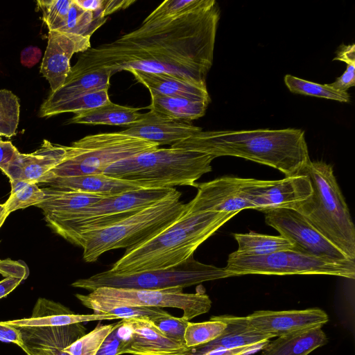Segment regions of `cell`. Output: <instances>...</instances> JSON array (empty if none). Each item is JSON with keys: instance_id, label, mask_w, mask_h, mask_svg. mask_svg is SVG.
Listing matches in <instances>:
<instances>
[{"instance_id": "5bb4252c", "label": "cell", "mask_w": 355, "mask_h": 355, "mask_svg": "<svg viewBox=\"0 0 355 355\" xmlns=\"http://www.w3.org/2000/svg\"><path fill=\"white\" fill-rule=\"evenodd\" d=\"M117 332L123 340V354L186 355L191 350L166 337L146 319H121Z\"/></svg>"}, {"instance_id": "1f68e13d", "label": "cell", "mask_w": 355, "mask_h": 355, "mask_svg": "<svg viewBox=\"0 0 355 355\" xmlns=\"http://www.w3.org/2000/svg\"><path fill=\"white\" fill-rule=\"evenodd\" d=\"M284 81L289 91L293 94L322 98L342 103L350 101V96L347 92L336 90L329 84L322 85L290 74L284 76Z\"/></svg>"}, {"instance_id": "f1b7e54d", "label": "cell", "mask_w": 355, "mask_h": 355, "mask_svg": "<svg viewBox=\"0 0 355 355\" xmlns=\"http://www.w3.org/2000/svg\"><path fill=\"white\" fill-rule=\"evenodd\" d=\"M238 243L236 253L245 256H263L283 250H294L290 241L282 236H270L250 232L234 234Z\"/></svg>"}, {"instance_id": "4dcf8cb0", "label": "cell", "mask_w": 355, "mask_h": 355, "mask_svg": "<svg viewBox=\"0 0 355 355\" xmlns=\"http://www.w3.org/2000/svg\"><path fill=\"white\" fill-rule=\"evenodd\" d=\"M108 88L94 90L64 103L40 110V116H51L64 112L75 114L101 106L110 101Z\"/></svg>"}, {"instance_id": "7402d4cb", "label": "cell", "mask_w": 355, "mask_h": 355, "mask_svg": "<svg viewBox=\"0 0 355 355\" xmlns=\"http://www.w3.org/2000/svg\"><path fill=\"white\" fill-rule=\"evenodd\" d=\"M47 184L53 188L99 196L114 197L143 188L139 184L105 174L56 177Z\"/></svg>"}, {"instance_id": "9c48e42d", "label": "cell", "mask_w": 355, "mask_h": 355, "mask_svg": "<svg viewBox=\"0 0 355 355\" xmlns=\"http://www.w3.org/2000/svg\"><path fill=\"white\" fill-rule=\"evenodd\" d=\"M225 268L200 263L193 257L175 267L119 275L109 270L71 284L75 288L92 291L101 287L162 290L191 286L201 283L230 277Z\"/></svg>"}, {"instance_id": "7bdbcfd3", "label": "cell", "mask_w": 355, "mask_h": 355, "mask_svg": "<svg viewBox=\"0 0 355 355\" xmlns=\"http://www.w3.org/2000/svg\"><path fill=\"white\" fill-rule=\"evenodd\" d=\"M19 154V150L10 141H5L0 138V169L3 173Z\"/></svg>"}, {"instance_id": "b9f144b4", "label": "cell", "mask_w": 355, "mask_h": 355, "mask_svg": "<svg viewBox=\"0 0 355 355\" xmlns=\"http://www.w3.org/2000/svg\"><path fill=\"white\" fill-rule=\"evenodd\" d=\"M117 328L112 331L105 339L96 355L123 354V340L118 334Z\"/></svg>"}, {"instance_id": "f546056e", "label": "cell", "mask_w": 355, "mask_h": 355, "mask_svg": "<svg viewBox=\"0 0 355 355\" xmlns=\"http://www.w3.org/2000/svg\"><path fill=\"white\" fill-rule=\"evenodd\" d=\"M76 298L85 307L94 311L95 314L112 315L119 319L143 318L150 320L167 311L157 307H138L112 304L87 298L83 294H76Z\"/></svg>"}, {"instance_id": "7c38bea8", "label": "cell", "mask_w": 355, "mask_h": 355, "mask_svg": "<svg viewBox=\"0 0 355 355\" xmlns=\"http://www.w3.org/2000/svg\"><path fill=\"white\" fill-rule=\"evenodd\" d=\"M182 288L162 290L101 287L85 295L98 302L138 307H170L183 311L182 318L190 320L209 312L211 300L204 293H187Z\"/></svg>"}, {"instance_id": "d590c367", "label": "cell", "mask_w": 355, "mask_h": 355, "mask_svg": "<svg viewBox=\"0 0 355 355\" xmlns=\"http://www.w3.org/2000/svg\"><path fill=\"white\" fill-rule=\"evenodd\" d=\"M119 326V322L98 325L64 349L70 355H96L107 336Z\"/></svg>"}, {"instance_id": "74e56055", "label": "cell", "mask_w": 355, "mask_h": 355, "mask_svg": "<svg viewBox=\"0 0 355 355\" xmlns=\"http://www.w3.org/2000/svg\"><path fill=\"white\" fill-rule=\"evenodd\" d=\"M209 0H166L155 9L142 23L177 17L196 10Z\"/></svg>"}, {"instance_id": "e0dca14e", "label": "cell", "mask_w": 355, "mask_h": 355, "mask_svg": "<svg viewBox=\"0 0 355 355\" xmlns=\"http://www.w3.org/2000/svg\"><path fill=\"white\" fill-rule=\"evenodd\" d=\"M202 131L191 122L168 118L153 111L142 114L141 119L121 131L135 138L160 145H173Z\"/></svg>"}, {"instance_id": "8fae6325", "label": "cell", "mask_w": 355, "mask_h": 355, "mask_svg": "<svg viewBox=\"0 0 355 355\" xmlns=\"http://www.w3.org/2000/svg\"><path fill=\"white\" fill-rule=\"evenodd\" d=\"M225 269L230 277L244 275H327L355 277V262L324 260L293 250L263 256H245L232 252Z\"/></svg>"}, {"instance_id": "ffe728a7", "label": "cell", "mask_w": 355, "mask_h": 355, "mask_svg": "<svg viewBox=\"0 0 355 355\" xmlns=\"http://www.w3.org/2000/svg\"><path fill=\"white\" fill-rule=\"evenodd\" d=\"M212 319L226 322L223 333L215 340L203 345L191 348L189 353L201 355L212 350L234 349L246 347H259L263 349L272 338L270 336L254 329L248 323L246 317L234 315H218Z\"/></svg>"}, {"instance_id": "816d5d0a", "label": "cell", "mask_w": 355, "mask_h": 355, "mask_svg": "<svg viewBox=\"0 0 355 355\" xmlns=\"http://www.w3.org/2000/svg\"><path fill=\"white\" fill-rule=\"evenodd\" d=\"M8 215L9 214L7 212L3 204H0V228Z\"/></svg>"}, {"instance_id": "f6af8a7d", "label": "cell", "mask_w": 355, "mask_h": 355, "mask_svg": "<svg viewBox=\"0 0 355 355\" xmlns=\"http://www.w3.org/2000/svg\"><path fill=\"white\" fill-rule=\"evenodd\" d=\"M0 340L15 343L21 348L24 345L19 329L4 322H0Z\"/></svg>"}, {"instance_id": "d4e9b609", "label": "cell", "mask_w": 355, "mask_h": 355, "mask_svg": "<svg viewBox=\"0 0 355 355\" xmlns=\"http://www.w3.org/2000/svg\"><path fill=\"white\" fill-rule=\"evenodd\" d=\"M277 338L261 349V355H308L328 342L320 327Z\"/></svg>"}, {"instance_id": "8d00e7d4", "label": "cell", "mask_w": 355, "mask_h": 355, "mask_svg": "<svg viewBox=\"0 0 355 355\" xmlns=\"http://www.w3.org/2000/svg\"><path fill=\"white\" fill-rule=\"evenodd\" d=\"M19 101L11 91L0 89V135L15 136L19 121Z\"/></svg>"}, {"instance_id": "ac0fdd59", "label": "cell", "mask_w": 355, "mask_h": 355, "mask_svg": "<svg viewBox=\"0 0 355 355\" xmlns=\"http://www.w3.org/2000/svg\"><path fill=\"white\" fill-rule=\"evenodd\" d=\"M67 146L44 140L40 147L28 154L20 153L4 173L10 180L48 183L50 172L64 159Z\"/></svg>"}, {"instance_id": "4fadbf2b", "label": "cell", "mask_w": 355, "mask_h": 355, "mask_svg": "<svg viewBox=\"0 0 355 355\" xmlns=\"http://www.w3.org/2000/svg\"><path fill=\"white\" fill-rule=\"evenodd\" d=\"M263 213L266 224L290 241L293 250L328 261H353L294 209L277 208Z\"/></svg>"}, {"instance_id": "e575fe53", "label": "cell", "mask_w": 355, "mask_h": 355, "mask_svg": "<svg viewBox=\"0 0 355 355\" xmlns=\"http://www.w3.org/2000/svg\"><path fill=\"white\" fill-rule=\"evenodd\" d=\"M226 327V322L212 318L202 322L189 321L184 333L185 345L192 348L207 344L219 337Z\"/></svg>"}, {"instance_id": "cb8c5ba5", "label": "cell", "mask_w": 355, "mask_h": 355, "mask_svg": "<svg viewBox=\"0 0 355 355\" xmlns=\"http://www.w3.org/2000/svg\"><path fill=\"white\" fill-rule=\"evenodd\" d=\"M113 71L107 68L90 71L74 76H68L64 85L51 93L42 105L40 110L64 103L89 92L110 88Z\"/></svg>"}, {"instance_id": "ab89813d", "label": "cell", "mask_w": 355, "mask_h": 355, "mask_svg": "<svg viewBox=\"0 0 355 355\" xmlns=\"http://www.w3.org/2000/svg\"><path fill=\"white\" fill-rule=\"evenodd\" d=\"M150 321L166 337L185 345L184 333L189 321L182 317H174L168 313Z\"/></svg>"}, {"instance_id": "277c9868", "label": "cell", "mask_w": 355, "mask_h": 355, "mask_svg": "<svg viewBox=\"0 0 355 355\" xmlns=\"http://www.w3.org/2000/svg\"><path fill=\"white\" fill-rule=\"evenodd\" d=\"M313 192L291 208L300 213L322 235L350 259H355V228L331 164L311 162L301 171Z\"/></svg>"}, {"instance_id": "bcb514c9", "label": "cell", "mask_w": 355, "mask_h": 355, "mask_svg": "<svg viewBox=\"0 0 355 355\" xmlns=\"http://www.w3.org/2000/svg\"><path fill=\"white\" fill-rule=\"evenodd\" d=\"M133 0H102L101 7L97 13L100 17L106 18L117 10L125 9L135 3Z\"/></svg>"}, {"instance_id": "44dd1931", "label": "cell", "mask_w": 355, "mask_h": 355, "mask_svg": "<svg viewBox=\"0 0 355 355\" xmlns=\"http://www.w3.org/2000/svg\"><path fill=\"white\" fill-rule=\"evenodd\" d=\"M119 319L106 314H75L68 307L51 300L38 298L31 318L4 321L6 324L19 327H58L96 320Z\"/></svg>"}, {"instance_id": "d6986e66", "label": "cell", "mask_w": 355, "mask_h": 355, "mask_svg": "<svg viewBox=\"0 0 355 355\" xmlns=\"http://www.w3.org/2000/svg\"><path fill=\"white\" fill-rule=\"evenodd\" d=\"M24 342L21 349L33 355H70L64 349L85 334L82 323L58 327H17Z\"/></svg>"}, {"instance_id": "ee69618b", "label": "cell", "mask_w": 355, "mask_h": 355, "mask_svg": "<svg viewBox=\"0 0 355 355\" xmlns=\"http://www.w3.org/2000/svg\"><path fill=\"white\" fill-rule=\"evenodd\" d=\"M329 85L335 89L342 92H347L348 89L354 87L355 85V64H347L344 73Z\"/></svg>"}, {"instance_id": "83f0119b", "label": "cell", "mask_w": 355, "mask_h": 355, "mask_svg": "<svg viewBox=\"0 0 355 355\" xmlns=\"http://www.w3.org/2000/svg\"><path fill=\"white\" fill-rule=\"evenodd\" d=\"M44 197L37 205L44 214H61L75 211L97 203L105 197L51 187L42 189Z\"/></svg>"}, {"instance_id": "c3c4849f", "label": "cell", "mask_w": 355, "mask_h": 355, "mask_svg": "<svg viewBox=\"0 0 355 355\" xmlns=\"http://www.w3.org/2000/svg\"><path fill=\"white\" fill-rule=\"evenodd\" d=\"M333 60L344 62L347 64H355V45H342Z\"/></svg>"}, {"instance_id": "9a60e30c", "label": "cell", "mask_w": 355, "mask_h": 355, "mask_svg": "<svg viewBox=\"0 0 355 355\" xmlns=\"http://www.w3.org/2000/svg\"><path fill=\"white\" fill-rule=\"evenodd\" d=\"M90 38L60 31H49L48 44L40 72L48 80L51 93L60 89L65 83L71 69L70 60L72 55L91 48Z\"/></svg>"}, {"instance_id": "f35d334b", "label": "cell", "mask_w": 355, "mask_h": 355, "mask_svg": "<svg viewBox=\"0 0 355 355\" xmlns=\"http://www.w3.org/2000/svg\"><path fill=\"white\" fill-rule=\"evenodd\" d=\"M72 0H40L37 6L49 31H61L65 26Z\"/></svg>"}, {"instance_id": "52a82bcc", "label": "cell", "mask_w": 355, "mask_h": 355, "mask_svg": "<svg viewBox=\"0 0 355 355\" xmlns=\"http://www.w3.org/2000/svg\"><path fill=\"white\" fill-rule=\"evenodd\" d=\"M178 192L175 188L141 189L105 198L75 211L44 214V220L55 233L73 243L83 232L111 226Z\"/></svg>"}, {"instance_id": "f907efd6", "label": "cell", "mask_w": 355, "mask_h": 355, "mask_svg": "<svg viewBox=\"0 0 355 355\" xmlns=\"http://www.w3.org/2000/svg\"><path fill=\"white\" fill-rule=\"evenodd\" d=\"M74 1L83 9L92 12L96 15L102 3V0H74Z\"/></svg>"}, {"instance_id": "2e32d148", "label": "cell", "mask_w": 355, "mask_h": 355, "mask_svg": "<svg viewBox=\"0 0 355 355\" xmlns=\"http://www.w3.org/2000/svg\"><path fill=\"white\" fill-rule=\"evenodd\" d=\"M245 317L254 329L272 338L307 329L322 327L329 320L327 314L319 308L257 311Z\"/></svg>"}, {"instance_id": "836d02e7", "label": "cell", "mask_w": 355, "mask_h": 355, "mask_svg": "<svg viewBox=\"0 0 355 355\" xmlns=\"http://www.w3.org/2000/svg\"><path fill=\"white\" fill-rule=\"evenodd\" d=\"M107 19L83 9L72 0L65 26L60 31L91 37Z\"/></svg>"}, {"instance_id": "30bf717a", "label": "cell", "mask_w": 355, "mask_h": 355, "mask_svg": "<svg viewBox=\"0 0 355 355\" xmlns=\"http://www.w3.org/2000/svg\"><path fill=\"white\" fill-rule=\"evenodd\" d=\"M275 180L223 177L197 183L194 198L187 203V213L240 212L253 209L262 212L273 208Z\"/></svg>"}, {"instance_id": "484cf974", "label": "cell", "mask_w": 355, "mask_h": 355, "mask_svg": "<svg viewBox=\"0 0 355 355\" xmlns=\"http://www.w3.org/2000/svg\"><path fill=\"white\" fill-rule=\"evenodd\" d=\"M139 108L120 105L111 101L91 110L75 114L69 123L129 126L139 121Z\"/></svg>"}, {"instance_id": "3957f363", "label": "cell", "mask_w": 355, "mask_h": 355, "mask_svg": "<svg viewBox=\"0 0 355 355\" xmlns=\"http://www.w3.org/2000/svg\"><path fill=\"white\" fill-rule=\"evenodd\" d=\"M239 213L185 211L155 237L125 250L109 270L126 275L165 270L182 264L193 257L194 252L203 242Z\"/></svg>"}, {"instance_id": "ba28073f", "label": "cell", "mask_w": 355, "mask_h": 355, "mask_svg": "<svg viewBox=\"0 0 355 355\" xmlns=\"http://www.w3.org/2000/svg\"><path fill=\"white\" fill-rule=\"evenodd\" d=\"M159 146L121 132L89 135L67 146L64 159L51 171L49 182L56 177L103 174L113 164Z\"/></svg>"}, {"instance_id": "5b68a950", "label": "cell", "mask_w": 355, "mask_h": 355, "mask_svg": "<svg viewBox=\"0 0 355 355\" xmlns=\"http://www.w3.org/2000/svg\"><path fill=\"white\" fill-rule=\"evenodd\" d=\"M181 196L178 191L111 226L83 232L73 244L83 248V258L87 263L95 262L101 254L112 250H128L140 245L184 214L187 203L180 201Z\"/></svg>"}, {"instance_id": "7a4b0ae2", "label": "cell", "mask_w": 355, "mask_h": 355, "mask_svg": "<svg viewBox=\"0 0 355 355\" xmlns=\"http://www.w3.org/2000/svg\"><path fill=\"white\" fill-rule=\"evenodd\" d=\"M171 148L213 157L233 156L273 167L285 177L300 175L311 161L301 129L201 131Z\"/></svg>"}, {"instance_id": "f5cc1de1", "label": "cell", "mask_w": 355, "mask_h": 355, "mask_svg": "<svg viewBox=\"0 0 355 355\" xmlns=\"http://www.w3.org/2000/svg\"><path fill=\"white\" fill-rule=\"evenodd\" d=\"M27 354V355H33V354H29V353H28V354Z\"/></svg>"}, {"instance_id": "7dc6e473", "label": "cell", "mask_w": 355, "mask_h": 355, "mask_svg": "<svg viewBox=\"0 0 355 355\" xmlns=\"http://www.w3.org/2000/svg\"><path fill=\"white\" fill-rule=\"evenodd\" d=\"M41 56L42 51L38 47L33 46H28L21 52V63L24 67L31 68L39 62Z\"/></svg>"}, {"instance_id": "4316f807", "label": "cell", "mask_w": 355, "mask_h": 355, "mask_svg": "<svg viewBox=\"0 0 355 355\" xmlns=\"http://www.w3.org/2000/svg\"><path fill=\"white\" fill-rule=\"evenodd\" d=\"M150 94V110L168 118L189 121L198 119L205 114L210 103L189 98L168 96L154 92Z\"/></svg>"}, {"instance_id": "681fc988", "label": "cell", "mask_w": 355, "mask_h": 355, "mask_svg": "<svg viewBox=\"0 0 355 355\" xmlns=\"http://www.w3.org/2000/svg\"><path fill=\"white\" fill-rule=\"evenodd\" d=\"M21 282V279L15 277H6L0 281V299L8 295Z\"/></svg>"}, {"instance_id": "603a6c76", "label": "cell", "mask_w": 355, "mask_h": 355, "mask_svg": "<svg viewBox=\"0 0 355 355\" xmlns=\"http://www.w3.org/2000/svg\"><path fill=\"white\" fill-rule=\"evenodd\" d=\"M128 71L150 92L211 102L206 83H193L166 73H148L135 69Z\"/></svg>"}, {"instance_id": "6da1fadb", "label": "cell", "mask_w": 355, "mask_h": 355, "mask_svg": "<svg viewBox=\"0 0 355 355\" xmlns=\"http://www.w3.org/2000/svg\"><path fill=\"white\" fill-rule=\"evenodd\" d=\"M220 10L214 0L183 15L142 23L115 41L89 48L69 76L101 68L114 73L135 69L206 83L213 63Z\"/></svg>"}, {"instance_id": "60d3db41", "label": "cell", "mask_w": 355, "mask_h": 355, "mask_svg": "<svg viewBox=\"0 0 355 355\" xmlns=\"http://www.w3.org/2000/svg\"><path fill=\"white\" fill-rule=\"evenodd\" d=\"M0 273L5 277H15L24 280L28 277L29 270L24 261L8 259L0 261Z\"/></svg>"}, {"instance_id": "d6a6232c", "label": "cell", "mask_w": 355, "mask_h": 355, "mask_svg": "<svg viewBox=\"0 0 355 355\" xmlns=\"http://www.w3.org/2000/svg\"><path fill=\"white\" fill-rule=\"evenodd\" d=\"M9 198L3 205L10 214L18 209H25L40 203L44 197L42 189L37 184L19 180H10Z\"/></svg>"}, {"instance_id": "8992f818", "label": "cell", "mask_w": 355, "mask_h": 355, "mask_svg": "<svg viewBox=\"0 0 355 355\" xmlns=\"http://www.w3.org/2000/svg\"><path fill=\"white\" fill-rule=\"evenodd\" d=\"M214 158L197 151L157 148L117 162L103 174L137 182L144 189L196 187V181L211 171Z\"/></svg>"}]
</instances>
